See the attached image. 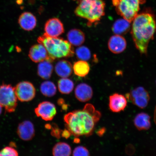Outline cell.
Masks as SVG:
<instances>
[{"label":"cell","instance_id":"16","mask_svg":"<svg viewBox=\"0 0 156 156\" xmlns=\"http://www.w3.org/2000/svg\"><path fill=\"white\" fill-rule=\"evenodd\" d=\"M18 23L20 26L24 30L31 31L36 26L37 19L32 13L26 12L20 16Z\"/></svg>","mask_w":156,"mask_h":156},{"label":"cell","instance_id":"11","mask_svg":"<svg viewBox=\"0 0 156 156\" xmlns=\"http://www.w3.org/2000/svg\"><path fill=\"white\" fill-rule=\"evenodd\" d=\"M29 56L35 63H39L46 60L52 62L49 57L46 48L43 45L40 44L31 47L29 50Z\"/></svg>","mask_w":156,"mask_h":156},{"label":"cell","instance_id":"2","mask_svg":"<svg viewBox=\"0 0 156 156\" xmlns=\"http://www.w3.org/2000/svg\"><path fill=\"white\" fill-rule=\"evenodd\" d=\"M131 28L135 45L141 54H146L148 45L156 32V21L153 13L145 12L136 15Z\"/></svg>","mask_w":156,"mask_h":156},{"label":"cell","instance_id":"31","mask_svg":"<svg viewBox=\"0 0 156 156\" xmlns=\"http://www.w3.org/2000/svg\"><path fill=\"white\" fill-rule=\"evenodd\" d=\"M154 121L156 124V106L154 112Z\"/></svg>","mask_w":156,"mask_h":156},{"label":"cell","instance_id":"1","mask_svg":"<svg viewBox=\"0 0 156 156\" xmlns=\"http://www.w3.org/2000/svg\"><path fill=\"white\" fill-rule=\"evenodd\" d=\"M101 117V113L95 110L92 105L87 104L81 110L66 114L64 120L71 134L76 137L87 136L92 134Z\"/></svg>","mask_w":156,"mask_h":156},{"label":"cell","instance_id":"3","mask_svg":"<svg viewBox=\"0 0 156 156\" xmlns=\"http://www.w3.org/2000/svg\"><path fill=\"white\" fill-rule=\"evenodd\" d=\"M37 41L45 48L52 62L56 58L72 57L75 53L72 44L63 38L50 37L44 34L39 37Z\"/></svg>","mask_w":156,"mask_h":156},{"label":"cell","instance_id":"9","mask_svg":"<svg viewBox=\"0 0 156 156\" xmlns=\"http://www.w3.org/2000/svg\"><path fill=\"white\" fill-rule=\"evenodd\" d=\"M36 115L46 121H51L55 116L57 111L55 105L48 101H44L39 104L35 109Z\"/></svg>","mask_w":156,"mask_h":156},{"label":"cell","instance_id":"4","mask_svg":"<svg viewBox=\"0 0 156 156\" xmlns=\"http://www.w3.org/2000/svg\"><path fill=\"white\" fill-rule=\"evenodd\" d=\"M77 4L75 15L87 19L89 26L98 23L105 15L106 5L103 0H78Z\"/></svg>","mask_w":156,"mask_h":156},{"label":"cell","instance_id":"21","mask_svg":"<svg viewBox=\"0 0 156 156\" xmlns=\"http://www.w3.org/2000/svg\"><path fill=\"white\" fill-rule=\"evenodd\" d=\"M130 23L124 18L117 20L112 25V32L115 34L121 36L126 34L130 30Z\"/></svg>","mask_w":156,"mask_h":156},{"label":"cell","instance_id":"25","mask_svg":"<svg viewBox=\"0 0 156 156\" xmlns=\"http://www.w3.org/2000/svg\"><path fill=\"white\" fill-rule=\"evenodd\" d=\"M40 91L44 96L50 97H53L56 94L57 89L55 85L52 82L45 81L41 84Z\"/></svg>","mask_w":156,"mask_h":156},{"label":"cell","instance_id":"10","mask_svg":"<svg viewBox=\"0 0 156 156\" xmlns=\"http://www.w3.org/2000/svg\"><path fill=\"white\" fill-rule=\"evenodd\" d=\"M44 31L49 36L58 37L64 32L63 25L59 19H51L45 24Z\"/></svg>","mask_w":156,"mask_h":156},{"label":"cell","instance_id":"22","mask_svg":"<svg viewBox=\"0 0 156 156\" xmlns=\"http://www.w3.org/2000/svg\"><path fill=\"white\" fill-rule=\"evenodd\" d=\"M73 69L76 75L81 77H85L89 73L90 67L88 63L84 60L76 62L74 64Z\"/></svg>","mask_w":156,"mask_h":156},{"label":"cell","instance_id":"15","mask_svg":"<svg viewBox=\"0 0 156 156\" xmlns=\"http://www.w3.org/2000/svg\"><path fill=\"white\" fill-rule=\"evenodd\" d=\"M75 95L80 102H87L92 98L93 90L90 86L85 83H81L78 85L75 90Z\"/></svg>","mask_w":156,"mask_h":156},{"label":"cell","instance_id":"28","mask_svg":"<svg viewBox=\"0 0 156 156\" xmlns=\"http://www.w3.org/2000/svg\"><path fill=\"white\" fill-rule=\"evenodd\" d=\"M73 155L88 156L90 155V153L86 148L82 146H79L73 150Z\"/></svg>","mask_w":156,"mask_h":156},{"label":"cell","instance_id":"6","mask_svg":"<svg viewBox=\"0 0 156 156\" xmlns=\"http://www.w3.org/2000/svg\"><path fill=\"white\" fill-rule=\"evenodd\" d=\"M0 105L7 112H14L17 105L15 87L3 83L0 86Z\"/></svg>","mask_w":156,"mask_h":156},{"label":"cell","instance_id":"23","mask_svg":"<svg viewBox=\"0 0 156 156\" xmlns=\"http://www.w3.org/2000/svg\"><path fill=\"white\" fill-rule=\"evenodd\" d=\"M72 153L71 147L65 142H58L52 149V154L55 156H69Z\"/></svg>","mask_w":156,"mask_h":156},{"label":"cell","instance_id":"18","mask_svg":"<svg viewBox=\"0 0 156 156\" xmlns=\"http://www.w3.org/2000/svg\"><path fill=\"white\" fill-rule=\"evenodd\" d=\"M73 67L70 62L66 60L58 62L55 67L56 73L62 78H67L71 75L73 72Z\"/></svg>","mask_w":156,"mask_h":156},{"label":"cell","instance_id":"14","mask_svg":"<svg viewBox=\"0 0 156 156\" xmlns=\"http://www.w3.org/2000/svg\"><path fill=\"white\" fill-rule=\"evenodd\" d=\"M108 46L109 50L113 53L120 54L126 50V40L121 35L115 34L109 39Z\"/></svg>","mask_w":156,"mask_h":156},{"label":"cell","instance_id":"13","mask_svg":"<svg viewBox=\"0 0 156 156\" xmlns=\"http://www.w3.org/2000/svg\"><path fill=\"white\" fill-rule=\"evenodd\" d=\"M127 105V101L123 95L115 93L109 97V108L113 112L118 113L124 111Z\"/></svg>","mask_w":156,"mask_h":156},{"label":"cell","instance_id":"8","mask_svg":"<svg viewBox=\"0 0 156 156\" xmlns=\"http://www.w3.org/2000/svg\"><path fill=\"white\" fill-rule=\"evenodd\" d=\"M17 99L21 102H29L34 98L36 94V89L32 83L22 81L15 87Z\"/></svg>","mask_w":156,"mask_h":156},{"label":"cell","instance_id":"33","mask_svg":"<svg viewBox=\"0 0 156 156\" xmlns=\"http://www.w3.org/2000/svg\"></svg>","mask_w":156,"mask_h":156},{"label":"cell","instance_id":"27","mask_svg":"<svg viewBox=\"0 0 156 156\" xmlns=\"http://www.w3.org/2000/svg\"><path fill=\"white\" fill-rule=\"evenodd\" d=\"M10 146H7L0 151V156H17L19 153L17 150L13 147L14 143L11 142Z\"/></svg>","mask_w":156,"mask_h":156},{"label":"cell","instance_id":"24","mask_svg":"<svg viewBox=\"0 0 156 156\" xmlns=\"http://www.w3.org/2000/svg\"><path fill=\"white\" fill-rule=\"evenodd\" d=\"M74 84L73 81L67 78H62L58 82V88L60 93L69 94L73 90Z\"/></svg>","mask_w":156,"mask_h":156},{"label":"cell","instance_id":"19","mask_svg":"<svg viewBox=\"0 0 156 156\" xmlns=\"http://www.w3.org/2000/svg\"><path fill=\"white\" fill-rule=\"evenodd\" d=\"M67 37L70 43L76 46H79L83 44L85 39L84 33L78 29H71L68 32Z\"/></svg>","mask_w":156,"mask_h":156},{"label":"cell","instance_id":"7","mask_svg":"<svg viewBox=\"0 0 156 156\" xmlns=\"http://www.w3.org/2000/svg\"><path fill=\"white\" fill-rule=\"evenodd\" d=\"M126 98L136 106L144 108L147 106L150 97L149 93L143 87H138L126 94Z\"/></svg>","mask_w":156,"mask_h":156},{"label":"cell","instance_id":"30","mask_svg":"<svg viewBox=\"0 0 156 156\" xmlns=\"http://www.w3.org/2000/svg\"><path fill=\"white\" fill-rule=\"evenodd\" d=\"M105 131H106V129H105V128H101L100 129L98 130L97 133L98 134V135L99 136H102L103 134H104Z\"/></svg>","mask_w":156,"mask_h":156},{"label":"cell","instance_id":"29","mask_svg":"<svg viewBox=\"0 0 156 156\" xmlns=\"http://www.w3.org/2000/svg\"><path fill=\"white\" fill-rule=\"evenodd\" d=\"M70 134H71V133H70L69 132L67 129L63 131V133L62 134V136L64 137L68 138L69 137Z\"/></svg>","mask_w":156,"mask_h":156},{"label":"cell","instance_id":"20","mask_svg":"<svg viewBox=\"0 0 156 156\" xmlns=\"http://www.w3.org/2000/svg\"><path fill=\"white\" fill-rule=\"evenodd\" d=\"M51 61L48 60L40 62L38 66L37 73L42 79L48 80L51 77L53 67Z\"/></svg>","mask_w":156,"mask_h":156},{"label":"cell","instance_id":"5","mask_svg":"<svg viewBox=\"0 0 156 156\" xmlns=\"http://www.w3.org/2000/svg\"><path fill=\"white\" fill-rule=\"evenodd\" d=\"M145 2L146 0H112L118 14L130 22L138 14L140 5Z\"/></svg>","mask_w":156,"mask_h":156},{"label":"cell","instance_id":"26","mask_svg":"<svg viewBox=\"0 0 156 156\" xmlns=\"http://www.w3.org/2000/svg\"><path fill=\"white\" fill-rule=\"evenodd\" d=\"M76 54L77 57L82 60L87 61L91 58L90 50L85 46L79 47L76 50Z\"/></svg>","mask_w":156,"mask_h":156},{"label":"cell","instance_id":"12","mask_svg":"<svg viewBox=\"0 0 156 156\" xmlns=\"http://www.w3.org/2000/svg\"><path fill=\"white\" fill-rule=\"evenodd\" d=\"M17 134L19 138L24 141H28L32 140L35 136L34 124L28 120L21 122L17 127Z\"/></svg>","mask_w":156,"mask_h":156},{"label":"cell","instance_id":"32","mask_svg":"<svg viewBox=\"0 0 156 156\" xmlns=\"http://www.w3.org/2000/svg\"><path fill=\"white\" fill-rule=\"evenodd\" d=\"M2 107L0 105V115L2 114Z\"/></svg>","mask_w":156,"mask_h":156},{"label":"cell","instance_id":"17","mask_svg":"<svg viewBox=\"0 0 156 156\" xmlns=\"http://www.w3.org/2000/svg\"><path fill=\"white\" fill-rule=\"evenodd\" d=\"M151 117L146 113H139L134 119V126L139 130L149 129L151 126Z\"/></svg>","mask_w":156,"mask_h":156}]
</instances>
